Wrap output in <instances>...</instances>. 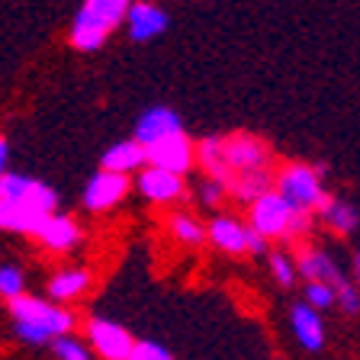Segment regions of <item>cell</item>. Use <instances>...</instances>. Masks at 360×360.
I'll list each match as a JSON object with an SVG mask.
<instances>
[{
  "instance_id": "cell-23",
  "label": "cell",
  "mask_w": 360,
  "mask_h": 360,
  "mask_svg": "<svg viewBox=\"0 0 360 360\" xmlns=\"http://www.w3.org/2000/svg\"><path fill=\"white\" fill-rule=\"evenodd\" d=\"M26 292V270L20 264H0V300L10 302Z\"/></svg>"
},
{
  "instance_id": "cell-7",
  "label": "cell",
  "mask_w": 360,
  "mask_h": 360,
  "mask_svg": "<svg viewBox=\"0 0 360 360\" xmlns=\"http://www.w3.org/2000/svg\"><path fill=\"white\" fill-rule=\"evenodd\" d=\"M206 241L219 248L222 255H264L267 251V238L257 235L251 225H245L235 216H216L206 225Z\"/></svg>"
},
{
  "instance_id": "cell-6",
  "label": "cell",
  "mask_w": 360,
  "mask_h": 360,
  "mask_svg": "<svg viewBox=\"0 0 360 360\" xmlns=\"http://www.w3.org/2000/svg\"><path fill=\"white\" fill-rule=\"evenodd\" d=\"M55 210H58V193H55V187L36 180V187L26 196H16V200H4V196H0V232L36 235L42 219Z\"/></svg>"
},
{
  "instance_id": "cell-26",
  "label": "cell",
  "mask_w": 360,
  "mask_h": 360,
  "mask_svg": "<svg viewBox=\"0 0 360 360\" xmlns=\"http://www.w3.org/2000/svg\"><path fill=\"white\" fill-rule=\"evenodd\" d=\"M196 196H200V202L202 206H210V210H219L225 202V196H229V190H225V184L222 180H216V177H206L200 180V190H196Z\"/></svg>"
},
{
  "instance_id": "cell-21",
  "label": "cell",
  "mask_w": 360,
  "mask_h": 360,
  "mask_svg": "<svg viewBox=\"0 0 360 360\" xmlns=\"http://www.w3.org/2000/svg\"><path fill=\"white\" fill-rule=\"evenodd\" d=\"M167 232H171V238L184 248L206 245V225H202L193 212H171V219H167Z\"/></svg>"
},
{
  "instance_id": "cell-2",
  "label": "cell",
  "mask_w": 360,
  "mask_h": 360,
  "mask_svg": "<svg viewBox=\"0 0 360 360\" xmlns=\"http://www.w3.org/2000/svg\"><path fill=\"white\" fill-rule=\"evenodd\" d=\"M10 319H13V335L20 338V345L30 347H49L58 335L75 331V312L61 302L49 300V296H30L22 292L16 300L7 302Z\"/></svg>"
},
{
  "instance_id": "cell-11",
  "label": "cell",
  "mask_w": 360,
  "mask_h": 360,
  "mask_svg": "<svg viewBox=\"0 0 360 360\" xmlns=\"http://www.w3.org/2000/svg\"><path fill=\"white\" fill-rule=\"evenodd\" d=\"M32 238H36L39 248L49 251V255H68V251H75V248L84 241V229L77 225L75 216L55 210L42 219V225L36 229Z\"/></svg>"
},
{
  "instance_id": "cell-5",
  "label": "cell",
  "mask_w": 360,
  "mask_h": 360,
  "mask_svg": "<svg viewBox=\"0 0 360 360\" xmlns=\"http://www.w3.org/2000/svg\"><path fill=\"white\" fill-rule=\"evenodd\" d=\"M274 190L280 196H286L290 206L302 212H312L319 216V210L328 200V190H325V167L322 165H302V161H290L274 174Z\"/></svg>"
},
{
  "instance_id": "cell-8",
  "label": "cell",
  "mask_w": 360,
  "mask_h": 360,
  "mask_svg": "<svg viewBox=\"0 0 360 360\" xmlns=\"http://www.w3.org/2000/svg\"><path fill=\"white\" fill-rule=\"evenodd\" d=\"M129 190H132V177H129V174L100 167V171L87 180L81 202H84V210H87V212L100 216V212L116 210V206H120V202L129 196Z\"/></svg>"
},
{
  "instance_id": "cell-27",
  "label": "cell",
  "mask_w": 360,
  "mask_h": 360,
  "mask_svg": "<svg viewBox=\"0 0 360 360\" xmlns=\"http://www.w3.org/2000/svg\"><path fill=\"white\" fill-rule=\"evenodd\" d=\"M335 290H338L335 306L341 309L345 315H360V290H357V283H351V280H341Z\"/></svg>"
},
{
  "instance_id": "cell-3",
  "label": "cell",
  "mask_w": 360,
  "mask_h": 360,
  "mask_svg": "<svg viewBox=\"0 0 360 360\" xmlns=\"http://www.w3.org/2000/svg\"><path fill=\"white\" fill-rule=\"evenodd\" d=\"M248 225L267 241H302L312 235L315 216L290 206L286 196L270 187L257 200L248 202Z\"/></svg>"
},
{
  "instance_id": "cell-29",
  "label": "cell",
  "mask_w": 360,
  "mask_h": 360,
  "mask_svg": "<svg viewBox=\"0 0 360 360\" xmlns=\"http://www.w3.org/2000/svg\"><path fill=\"white\" fill-rule=\"evenodd\" d=\"M7 165H10V142L7 135H0V177L7 174Z\"/></svg>"
},
{
  "instance_id": "cell-25",
  "label": "cell",
  "mask_w": 360,
  "mask_h": 360,
  "mask_svg": "<svg viewBox=\"0 0 360 360\" xmlns=\"http://www.w3.org/2000/svg\"><path fill=\"white\" fill-rule=\"evenodd\" d=\"M306 302L312 309H319V312H325V309H331L335 306V300H338V290L331 283H325V280H306Z\"/></svg>"
},
{
  "instance_id": "cell-22",
  "label": "cell",
  "mask_w": 360,
  "mask_h": 360,
  "mask_svg": "<svg viewBox=\"0 0 360 360\" xmlns=\"http://www.w3.org/2000/svg\"><path fill=\"white\" fill-rule=\"evenodd\" d=\"M52 357L55 360H94V351H90L87 338H77L75 331H65L52 341Z\"/></svg>"
},
{
  "instance_id": "cell-20",
  "label": "cell",
  "mask_w": 360,
  "mask_h": 360,
  "mask_svg": "<svg viewBox=\"0 0 360 360\" xmlns=\"http://www.w3.org/2000/svg\"><path fill=\"white\" fill-rule=\"evenodd\" d=\"M270 187H274V171H270V167H261V171H245V174H238V177L232 180L229 196L248 206V202L257 200V196H261L264 190H270Z\"/></svg>"
},
{
  "instance_id": "cell-18",
  "label": "cell",
  "mask_w": 360,
  "mask_h": 360,
  "mask_svg": "<svg viewBox=\"0 0 360 360\" xmlns=\"http://www.w3.org/2000/svg\"><path fill=\"white\" fill-rule=\"evenodd\" d=\"M145 165H148V151H145V145L139 142L135 135H132V139H126V142L110 145V148L103 151V158H100V167L129 174V177H132L135 171H142Z\"/></svg>"
},
{
  "instance_id": "cell-16",
  "label": "cell",
  "mask_w": 360,
  "mask_h": 360,
  "mask_svg": "<svg viewBox=\"0 0 360 360\" xmlns=\"http://www.w3.org/2000/svg\"><path fill=\"white\" fill-rule=\"evenodd\" d=\"M296 270H300V280H325V283H331V286L347 280L345 274H341V267L335 264V257L312 245H300V251H296Z\"/></svg>"
},
{
  "instance_id": "cell-17",
  "label": "cell",
  "mask_w": 360,
  "mask_h": 360,
  "mask_svg": "<svg viewBox=\"0 0 360 360\" xmlns=\"http://www.w3.org/2000/svg\"><path fill=\"white\" fill-rule=\"evenodd\" d=\"M290 325L292 335L306 351H322L325 347V322L319 309H312L309 302H300V306L290 309Z\"/></svg>"
},
{
  "instance_id": "cell-30",
  "label": "cell",
  "mask_w": 360,
  "mask_h": 360,
  "mask_svg": "<svg viewBox=\"0 0 360 360\" xmlns=\"http://www.w3.org/2000/svg\"><path fill=\"white\" fill-rule=\"evenodd\" d=\"M354 283H357V290H360V251H357V257H354Z\"/></svg>"
},
{
  "instance_id": "cell-15",
  "label": "cell",
  "mask_w": 360,
  "mask_h": 360,
  "mask_svg": "<svg viewBox=\"0 0 360 360\" xmlns=\"http://www.w3.org/2000/svg\"><path fill=\"white\" fill-rule=\"evenodd\" d=\"M90 286H94V274H90L87 267H61V270H55L52 277L45 280V292H49V300L61 302V306H68V302L87 296Z\"/></svg>"
},
{
  "instance_id": "cell-10",
  "label": "cell",
  "mask_w": 360,
  "mask_h": 360,
  "mask_svg": "<svg viewBox=\"0 0 360 360\" xmlns=\"http://www.w3.org/2000/svg\"><path fill=\"white\" fill-rule=\"evenodd\" d=\"M135 190L151 202V206H171L187 196V184H184V174L165 171V167L145 165L142 171H135Z\"/></svg>"
},
{
  "instance_id": "cell-12",
  "label": "cell",
  "mask_w": 360,
  "mask_h": 360,
  "mask_svg": "<svg viewBox=\"0 0 360 360\" xmlns=\"http://www.w3.org/2000/svg\"><path fill=\"white\" fill-rule=\"evenodd\" d=\"M148 165L155 167H165V171H174V174H184L187 177L190 167L196 165V145L190 142L184 132H174L161 142L148 145Z\"/></svg>"
},
{
  "instance_id": "cell-13",
  "label": "cell",
  "mask_w": 360,
  "mask_h": 360,
  "mask_svg": "<svg viewBox=\"0 0 360 360\" xmlns=\"http://www.w3.org/2000/svg\"><path fill=\"white\" fill-rule=\"evenodd\" d=\"M122 22H126L132 42H151V39H158L167 30L171 16H167L165 7H158V4H151V0H132Z\"/></svg>"
},
{
  "instance_id": "cell-19",
  "label": "cell",
  "mask_w": 360,
  "mask_h": 360,
  "mask_svg": "<svg viewBox=\"0 0 360 360\" xmlns=\"http://www.w3.org/2000/svg\"><path fill=\"white\" fill-rule=\"evenodd\" d=\"M319 219L325 222L328 232L341 235V238H345V235H354L357 232V225H360L357 206L347 202V200H338V196H328V200H325V206L319 210Z\"/></svg>"
},
{
  "instance_id": "cell-28",
  "label": "cell",
  "mask_w": 360,
  "mask_h": 360,
  "mask_svg": "<svg viewBox=\"0 0 360 360\" xmlns=\"http://www.w3.org/2000/svg\"><path fill=\"white\" fill-rule=\"evenodd\" d=\"M129 360H174V354L158 341H135Z\"/></svg>"
},
{
  "instance_id": "cell-24",
  "label": "cell",
  "mask_w": 360,
  "mask_h": 360,
  "mask_svg": "<svg viewBox=\"0 0 360 360\" xmlns=\"http://www.w3.org/2000/svg\"><path fill=\"white\" fill-rule=\"evenodd\" d=\"M270 274L283 290H292L296 280H300V270H296V257L286 255V251H274L270 255Z\"/></svg>"
},
{
  "instance_id": "cell-9",
  "label": "cell",
  "mask_w": 360,
  "mask_h": 360,
  "mask_svg": "<svg viewBox=\"0 0 360 360\" xmlns=\"http://www.w3.org/2000/svg\"><path fill=\"white\" fill-rule=\"evenodd\" d=\"M84 338H87L94 357L100 360H129L135 345V338L120 322H110V319H87Z\"/></svg>"
},
{
  "instance_id": "cell-14",
  "label": "cell",
  "mask_w": 360,
  "mask_h": 360,
  "mask_svg": "<svg viewBox=\"0 0 360 360\" xmlns=\"http://www.w3.org/2000/svg\"><path fill=\"white\" fill-rule=\"evenodd\" d=\"M174 132H184V120H180L171 106H148V110L135 120V139H139L145 148Z\"/></svg>"
},
{
  "instance_id": "cell-4",
  "label": "cell",
  "mask_w": 360,
  "mask_h": 360,
  "mask_svg": "<svg viewBox=\"0 0 360 360\" xmlns=\"http://www.w3.org/2000/svg\"><path fill=\"white\" fill-rule=\"evenodd\" d=\"M132 0H84L81 10L71 20V30L68 39L77 52H97L103 49L106 39L122 26L126 20V10Z\"/></svg>"
},
{
  "instance_id": "cell-1",
  "label": "cell",
  "mask_w": 360,
  "mask_h": 360,
  "mask_svg": "<svg viewBox=\"0 0 360 360\" xmlns=\"http://www.w3.org/2000/svg\"><path fill=\"white\" fill-rule=\"evenodd\" d=\"M196 165L202 174L222 180L225 190L232 187V180L245 171H261L270 167V148L264 139L251 132H235V135H210L206 142L196 145Z\"/></svg>"
}]
</instances>
